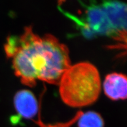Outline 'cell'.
Wrapping results in <instances>:
<instances>
[{"label":"cell","instance_id":"6","mask_svg":"<svg viewBox=\"0 0 127 127\" xmlns=\"http://www.w3.org/2000/svg\"><path fill=\"white\" fill-rule=\"evenodd\" d=\"M103 88L105 94L109 99L114 101L127 99V76L118 72L108 74Z\"/></svg>","mask_w":127,"mask_h":127},{"label":"cell","instance_id":"2","mask_svg":"<svg viewBox=\"0 0 127 127\" xmlns=\"http://www.w3.org/2000/svg\"><path fill=\"white\" fill-rule=\"evenodd\" d=\"M58 85L62 100L71 107L92 104L98 99L101 89L98 69L89 62L71 65L62 75Z\"/></svg>","mask_w":127,"mask_h":127},{"label":"cell","instance_id":"1","mask_svg":"<svg viewBox=\"0 0 127 127\" xmlns=\"http://www.w3.org/2000/svg\"><path fill=\"white\" fill-rule=\"evenodd\" d=\"M4 50L11 59L15 75L30 87L35 86L37 79L58 85L71 65L67 46L52 34H36L31 25L20 35L9 36Z\"/></svg>","mask_w":127,"mask_h":127},{"label":"cell","instance_id":"4","mask_svg":"<svg viewBox=\"0 0 127 127\" xmlns=\"http://www.w3.org/2000/svg\"><path fill=\"white\" fill-rule=\"evenodd\" d=\"M101 5L115 32L114 39L127 41V4L118 1H104Z\"/></svg>","mask_w":127,"mask_h":127},{"label":"cell","instance_id":"3","mask_svg":"<svg viewBox=\"0 0 127 127\" xmlns=\"http://www.w3.org/2000/svg\"><path fill=\"white\" fill-rule=\"evenodd\" d=\"M82 5L85 8L84 18L79 19L70 14L64 13L78 25L81 32L86 38L105 35L114 38L115 32L101 4L93 2L89 5Z\"/></svg>","mask_w":127,"mask_h":127},{"label":"cell","instance_id":"7","mask_svg":"<svg viewBox=\"0 0 127 127\" xmlns=\"http://www.w3.org/2000/svg\"><path fill=\"white\" fill-rule=\"evenodd\" d=\"M78 122V127H104L102 116L95 111H88L82 114Z\"/></svg>","mask_w":127,"mask_h":127},{"label":"cell","instance_id":"8","mask_svg":"<svg viewBox=\"0 0 127 127\" xmlns=\"http://www.w3.org/2000/svg\"><path fill=\"white\" fill-rule=\"evenodd\" d=\"M41 110H39L38 112V118L37 120H32L34 123L38 126L39 127H71L73 124H74L75 123H77L79 117L82 115L84 113L81 110H79L77 111V112L74 115V117L71 119L70 120L64 123H56L54 124H45L42 121L41 118L40 116Z\"/></svg>","mask_w":127,"mask_h":127},{"label":"cell","instance_id":"5","mask_svg":"<svg viewBox=\"0 0 127 127\" xmlns=\"http://www.w3.org/2000/svg\"><path fill=\"white\" fill-rule=\"evenodd\" d=\"M41 99V98L39 104L34 94L31 91L22 90L17 92L14 96V107L20 117L32 120L40 110Z\"/></svg>","mask_w":127,"mask_h":127}]
</instances>
